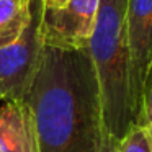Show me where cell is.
<instances>
[{
  "instance_id": "8",
  "label": "cell",
  "mask_w": 152,
  "mask_h": 152,
  "mask_svg": "<svg viewBox=\"0 0 152 152\" xmlns=\"http://www.w3.org/2000/svg\"><path fill=\"white\" fill-rule=\"evenodd\" d=\"M118 152H152L147 129L139 123H132L126 134L118 141Z\"/></svg>"
},
{
  "instance_id": "6",
  "label": "cell",
  "mask_w": 152,
  "mask_h": 152,
  "mask_svg": "<svg viewBox=\"0 0 152 152\" xmlns=\"http://www.w3.org/2000/svg\"><path fill=\"white\" fill-rule=\"evenodd\" d=\"M0 152H38L33 118L26 102L0 105Z\"/></svg>"
},
{
  "instance_id": "11",
  "label": "cell",
  "mask_w": 152,
  "mask_h": 152,
  "mask_svg": "<svg viewBox=\"0 0 152 152\" xmlns=\"http://www.w3.org/2000/svg\"><path fill=\"white\" fill-rule=\"evenodd\" d=\"M66 2H67V0H44V5H46V7L57 8V7H62Z\"/></svg>"
},
{
  "instance_id": "9",
  "label": "cell",
  "mask_w": 152,
  "mask_h": 152,
  "mask_svg": "<svg viewBox=\"0 0 152 152\" xmlns=\"http://www.w3.org/2000/svg\"><path fill=\"white\" fill-rule=\"evenodd\" d=\"M134 123H139L147 129L149 139H151V144H152V67L149 70L147 80H145V85H144V92H142L141 111H139L137 119Z\"/></svg>"
},
{
  "instance_id": "1",
  "label": "cell",
  "mask_w": 152,
  "mask_h": 152,
  "mask_svg": "<svg viewBox=\"0 0 152 152\" xmlns=\"http://www.w3.org/2000/svg\"><path fill=\"white\" fill-rule=\"evenodd\" d=\"M38 152H98L103 126L100 90L88 48L44 44L26 100Z\"/></svg>"
},
{
  "instance_id": "7",
  "label": "cell",
  "mask_w": 152,
  "mask_h": 152,
  "mask_svg": "<svg viewBox=\"0 0 152 152\" xmlns=\"http://www.w3.org/2000/svg\"><path fill=\"white\" fill-rule=\"evenodd\" d=\"M30 21V0H0V48L20 38Z\"/></svg>"
},
{
  "instance_id": "3",
  "label": "cell",
  "mask_w": 152,
  "mask_h": 152,
  "mask_svg": "<svg viewBox=\"0 0 152 152\" xmlns=\"http://www.w3.org/2000/svg\"><path fill=\"white\" fill-rule=\"evenodd\" d=\"M44 0H30V21L18 39L0 48V102H25L39 67Z\"/></svg>"
},
{
  "instance_id": "10",
  "label": "cell",
  "mask_w": 152,
  "mask_h": 152,
  "mask_svg": "<svg viewBox=\"0 0 152 152\" xmlns=\"http://www.w3.org/2000/svg\"><path fill=\"white\" fill-rule=\"evenodd\" d=\"M98 152H118V139H115L113 136H110L108 132H105L102 147H100Z\"/></svg>"
},
{
  "instance_id": "5",
  "label": "cell",
  "mask_w": 152,
  "mask_h": 152,
  "mask_svg": "<svg viewBox=\"0 0 152 152\" xmlns=\"http://www.w3.org/2000/svg\"><path fill=\"white\" fill-rule=\"evenodd\" d=\"M100 8V0H67L62 7H46L41 18V34L48 46L88 48Z\"/></svg>"
},
{
  "instance_id": "2",
  "label": "cell",
  "mask_w": 152,
  "mask_h": 152,
  "mask_svg": "<svg viewBox=\"0 0 152 152\" xmlns=\"http://www.w3.org/2000/svg\"><path fill=\"white\" fill-rule=\"evenodd\" d=\"M126 4L128 0H100L95 28L88 41L98 80L103 126L118 141L134 123L124 28Z\"/></svg>"
},
{
  "instance_id": "4",
  "label": "cell",
  "mask_w": 152,
  "mask_h": 152,
  "mask_svg": "<svg viewBox=\"0 0 152 152\" xmlns=\"http://www.w3.org/2000/svg\"><path fill=\"white\" fill-rule=\"evenodd\" d=\"M126 43L129 53V80L134 121L141 111L142 92L152 67V0H128Z\"/></svg>"
}]
</instances>
